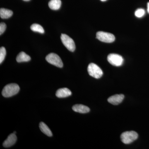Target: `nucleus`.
<instances>
[{"label": "nucleus", "instance_id": "8", "mask_svg": "<svg viewBox=\"0 0 149 149\" xmlns=\"http://www.w3.org/2000/svg\"><path fill=\"white\" fill-rule=\"evenodd\" d=\"M124 98V96L123 94L116 95L112 96L109 98L108 99V101L112 104L116 105H118L120 104L123 101Z\"/></svg>", "mask_w": 149, "mask_h": 149}, {"label": "nucleus", "instance_id": "15", "mask_svg": "<svg viewBox=\"0 0 149 149\" xmlns=\"http://www.w3.org/2000/svg\"><path fill=\"white\" fill-rule=\"evenodd\" d=\"M12 11L7 9L1 8L0 9V16L1 18L7 19L12 16Z\"/></svg>", "mask_w": 149, "mask_h": 149}, {"label": "nucleus", "instance_id": "11", "mask_svg": "<svg viewBox=\"0 0 149 149\" xmlns=\"http://www.w3.org/2000/svg\"><path fill=\"white\" fill-rule=\"evenodd\" d=\"M72 109L74 111L80 113H87L90 111V109L88 107L83 104H75L73 106Z\"/></svg>", "mask_w": 149, "mask_h": 149}, {"label": "nucleus", "instance_id": "2", "mask_svg": "<svg viewBox=\"0 0 149 149\" xmlns=\"http://www.w3.org/2000/svg\"><path fill=\"white\" fill-rule=\"evenodd\" d=\"M138 134L134 131H126L121 134L120 139L123 143L129 144L138 139Z\"/></svg>", "mask_w": 149, "mask_h": 149}, {"label": "nucleus", "instance_id": "20", "mask_svg": "<svg viewBox=\"0 0 149 149\" xmlns=\"http://www.w3.org/2000/svg\"><path fill=\"white\" fill-rule=\"evenodd\" d=\"M147 11H148V13L149 14V2L147 4Z\"/></svg>", "mask_w": 149, "mask_h": 149}, {"label": "nucleus", "instance_id": "16", "mask_svg": "<svg viewBox=\"0 0 149 149\" xmlns=\"http://www.w3.org/2000/svg\"><path fill=\"white\" fill-rule=\"evenodd\" d=\"M30 28H31V30L34 32H39L42 34L45 33V30L43 29V27L39 24H32L31 25Z\"/></svg>", "mask_w": 149, "mask_h": 149}, {"label": "nucleus", "instance_id": "21", "mask_svg": "<svg viewBox=\"0 0 149 149\" xmlns=\"http://www.w3.org/2000/svg\"><path fill=\"white\" fill-rule=\"evenodd\" d=\"M101 1H102L104 2L105 1H107V0H100Z\"/></svg>", "mask_w": 149, "mask_h": 149}, {"label": "nucleus", "instance_id": "9", "mask_svg": "<svg viewBox=\"0 0 149 149\" xmlns=\"http://www.w3.org/2000/svg\"><path fill=\"white\" fill-rule=\"evenodd\" d=\"M17 139V138L15 134L13 133L10 134L3 143V146L5 148H9L12 146L16 143Z\"/></svg>", "mask_w": 149, "mask_h": 149}, {"label": "nucleus", "instance_id": "3", "mask_svg": "<svg viewBox=\"0 0 149 149\" xmlns=\"http://www.w3.org/2000/svg\"><path fill=\"white\" fill-rule=\"evenodd\" d=\"M88 71L90 75L96 79L100 78L103 74L102 69L97 65L94 63H91L89 65Z\"/></svg>", "mask_w": 149, "mask_h": 149}, {"label": "nucleus", "instance_id": "14", "mask_svg": "<svg viewBox=\"0 0 149 149\" xmlns=\"http://www.w3.org/2000/svg\"><path fill=\"white\" fill-rule=\"evenodd\" d=\"M40 130L43 132L44 134H45L49 137L52 136V133L49 128L48 127L47 125L44 122H41L40 124Z\"/></svg>", "mask_w": 149, "mask_h": 149}, {"label": "nucleus", "instance_id": "10", "mask_svg": "<svg viewBox=\"0 0 149 149\" xmlns=\"http://www.w3.org/2000/svg\"><path fill=\"white\" fill-rule=\"evenodd\" d=\"M72 94L71 91L67 88L58 89L56 92V96L58 98H65L69 97Z\"/></svg>", "mask_w": 149, "mask_h": 149}, {"label": "nucleus", "instance_id": "12", "mask_svg": "<svg viewBox=\"0 0 149 149\" xmlns=\"http://www.w3.org/2000/svg\"><path fill=\"white\" fill-rule=\"evenodd\" d=\"M30 60H31V57L24 52H22L19 53L16 57L17 61L18 63L28 62Z\"/></svg>", "mask_w": 149, "mask_h": 149}, {"label": "nucleus", "instance_id": "18", "mask_svg": "<svg viewBox=\"0 0 149 149\" xmlns=\"http://www.w3.org/2000/svg\"><path fill=\"white\" fill-rule=\"evenodd\" d=\"M145 10L143 8H139L137 9V10L135 12V15L137 17L141 18V17H143V16L145 15Z\"/></svg>", "mask_w": 149, "mask_h": 149}, {"label": "nucleus", "instance_id": "5", "mask_svg": "<svg viewBox=\"0 0 149 149\" xmlns=\"http://www.w3.org/2000/svg\"><path fill=\"white\" fill-rule=\"evenodd\" d=\"M46 60L49 63L59 68H62L63 63L61 58L57 54L55 53L49 54L46 56Z\"/></svg>", "mask_w": 149, "mask_h": 149}, {"label": "nucleus", "instance_id": "17", "mask_svg": "<svg viewBox=\"0 0 149 149\" xmlns=\"http://www.w3.org/2000/svg\"><path fill=\"white\" fill-rule=\"evenodd\" d=\"M6 50L5 48L1 47L0 48V63H1L3 61L6 56Z\"/></svg>", "mask_w": 149, "mask_h": 149}, {"label": "nucleus", "instance_id": "22", "mask_svg": "<svg viewBox=\"0 0 149 149\" xmlns=\"http://www.w3.org/2000/svg\"><path fill=\"white\" fill-rule=\"evenodd\" d=\"M23 1H29L30 0H23Z\"/></svg>", "mask_w": 149, "mask_h": 149}, {"label": "nucleus", "instance_id": "7", "mask_svg": "<svg viewBox=\"0 0 149 149\" xmlns=\"http://www.w3.org/2000/svg\"><path fill=\"white\" fill-rule=\"evenodd\" d=\"M107 60L112 65L117 67L121 66L124 61L121 56L116 54H111L109 55Z\"/></svg>", "mask_w": 149, "mask_h": 149}, {"label": "nucleus", "instance_id": "19", "mask_svg": "<svg viewBox=\"0 0 149 149\" xmlns=\"http://www.w3.org/2000/svg\"><path fill=\"white\" fill-rule=\"evenodd\" d=\"M6 25L4 22H1L0 24V35H1L5 31Z\"/></svg>", "mask_w": 149, "mask_h": 149}, {"label": "nucleus", "instance_id": "4", "mask_svg": "<svg viewBox=\"0 0 149 149\" xmlns=\"http://www.w3.org/2000/svg\"><path fill=\"white\" fill-rule=\"evenodd\" d=\"M96 37L98 40L103 42L111 43L114 42L115 37L111 33L100 31L97 32Z\"/></svg>", "mask_w": 149, "mask_h": 149}, {"label": "nucleus", "instance_id": "13", "mask_svg": "<svg viewBox=\"0 0 149 149\" xmlns=\"http://www.w3.org/2000/svg\"><path fill=\"white\" fill-rule=\"evenodd\" d=\"M61 0H51L49 3V7L53 10H58L61 7Z\"/></svg>", "mask_w": 149, "mask_h": 149}, {"label": "nucleus", "instance_id": "23", "mask_svg": "<svg viewBox=\"0 0 149 149\" xmlns=\"http://www.w3.org/2000/svg\"><path fill=\"white\" fill-rule=\"evenodd\" d=\"M14 133H15H15H16V132H15V131H14Z\"/></svg>", "mask_w": 149, "mask_h": 149}, {"label": "nucleus", "instance_id": "1", "mask_svg": "<svg viewBox=\"0 0 149 149\" xmlns=\"http://www.w3.org/2000/svg\"><path fill=\"white\" fill-rule=\"evenodd\" d=\"M19 91V85L15 83H12L5 86L2 92V95L5 97H9L16 95Z\"/></svg>", "mask_w": 149, "mask_h": 149}, {"label": "nucleus", "instance_id": "6", "mask_svg": "<svg viewBox=\"0 0 149 149\" xmlns=\"http://www.w3.org/2000/svg\"><path fill=\"white\" fill-rule=\"evenodd\" d=\"M61 42L65 47L70 52H73L75 49V44L74 41L66 34H62L61 36Z\"/></svg>", "mask_w": 149, "mask_h": 149}]
</instances>
